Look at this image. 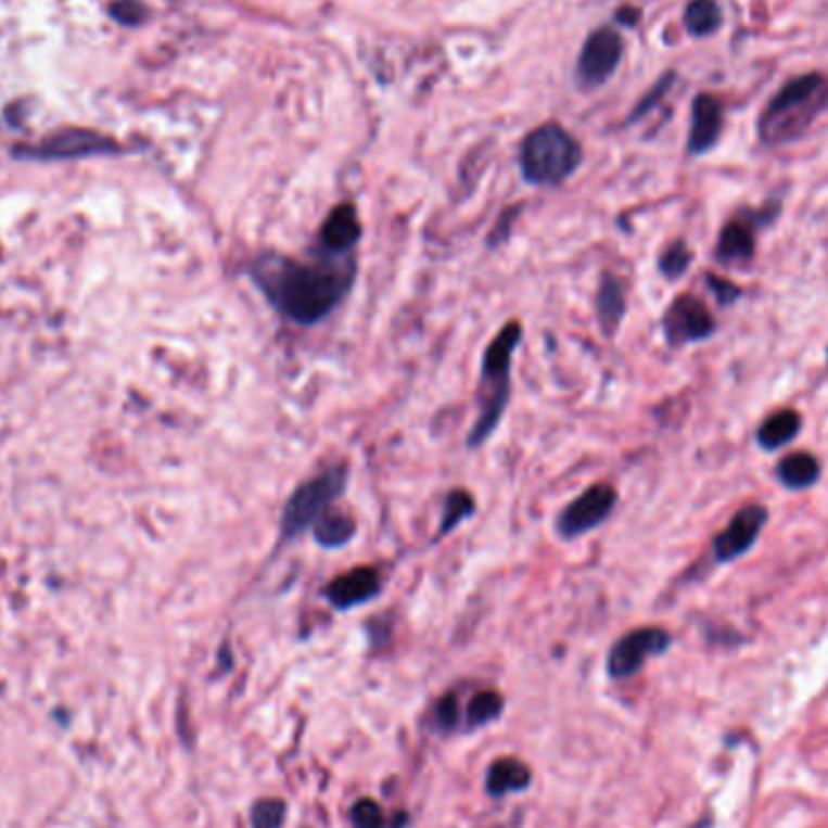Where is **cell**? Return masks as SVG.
Instances as JSON below:
<instances>
[{
    "label": "cell",
    "mask_w": 828,
    "mask_h": 828,
    "mask_svg": "<svg viewBox=\"0 0 828 828\" xmlns=\"http://www.w3.org/2000/svg\"><path fill=\"white\" fill-rule=\"evenodd\" d=\"M523 328L521 322L509 320L501 328L495 340L487 344L482 354L480 366V383H477V419L468 434V446L480 448L487 444L492 434L497 432L501 417L507 412L509 395H511V364L513 352L521 344Z\"/></svg>",
    "instance_id": "7a4b0ae2"
},
{
    "label": "cell",
    "mask_w": 828,
    "mask_h": 828,
    "mask_svg": "<svg viewBox=\"0 0 828 828\" xmlns=\"http://www.w3.org/2000/svg\"><path fill=\"white\" fill-rule=\"evenodd\" d=\"M383 589L381 572L371 564L352 568L324 586L322 599L328 601L334 611H352L356 606L371 603Z\"/></svg>",
    "instance_id": "30bf717a"
},
{
    "label": "cell",
    "mask_w": 828,
    "mask_h": 828,
    "mask_svg": "<svg viewBox=\"0 0 828 828\" xmlns=\"http://www.w3.org/2000/svg\"><path fill=\"white\" fill-rule=\"evenodd\" d=\"M826 107L828 78L821 73H806L790 80L765 104L759 119L761 141L765 145H782L802 139Z\"/></svg>",
    "instance_id": "3957f363"
},
{
    "label": "cell",
    "mask_w": 828,
    "mask_h": 828,
    "mask_svg": "<svg viewBox=\"0 0 828 828\" xmlns=\"http://www.w3.org/2000/svg\"><path fill=\"white\" fill-rule=\"evenodd\" d=\"M708 284L712 291H715V296L719 303H731V301H737V296H739V289L729 284V281H725V279L708 277Z\"/></svg>",
    "instance_id": "4316f807"
},
{
    "label": "cell",
    "mask_w": 828,
    "mask_h": 828,
    "mask_svg": "<svg viewBox=\"0 0 828 828\" xmlns=\"http://www.w3.org/2000/svg\"><path fill=\"white\" fill-rule=\"evenodd\" d=\"M361 240V221L354 204L334 206L324 218L318 235V247L332 255H354Z\"/></svg>",
    "instance_id": "7c38bea8"
},
{
    "label": "cell",
    "mask_w": 828,
    "mask_h": 828,
    "mask_svg": "<svg viewBox=\"0 0 828 828\" xmlns=\"http://www.w3.org/2000/svg\"><path fill=\"white\" fill-rule=\"evenodd\" d=\"M250 824L253 828H284L286 824V804L277 797L257 800L250 812Z\"/></svg>",
    "instance_id": "cb8c5ba5"
},
{
    "label": "cell",
    "mask_w": 828,
    "mask_h": 828,
    "mask_svg": "<svg viewBox=\"0 0 828 828\" xmlns=\"http://www.w3.org/2000/svg\"><path fill=\"white\" fill-rule=\"evenodd\" d=\"M475 513V497L468 489H450L444 499L442 509V523H438L436 540L446 538L448 533H454L460 523L468 521Z\"/></svg>",
    "instance_id": "ffe728a7"
},
{
    "label": "cell",
    "mask_w": 828,
    "mask_h": 828,
    "mask_svg": "<svg viewBox=\"0 0 828 828\" xmlns=\"http://www.w3.org/2000/svg\"><path fill=\"white\" fill-rule=\"evenodd\" d=\"M722 127H725V110L722 102L702 92L693 100V117H690V133H688V153L702 155L719 141Z\"/></svg>",
    "instance_id": "4fadbf2b"
},
{
    "label": "cell",
    "mask_w": 828,
    "mask_h": 828,
    "mask_svg": "<svg viewBox=\"0 0 828 828\" xmlns=\"http://www.w3.org/2000/svg\"><path fill=\"white\" fill-rule=\"evenodd\" d=\"M756 253V233H753V226L747 221H729L725 228H722L719 243H717V257L725 265H741V262H749Z\"/></svg>",
    "instance_id": "2e32d148"
},
{
    "label": "cell",
    "mask_w": 828,
    "mask_h": 828,
    "mask_svg": "<svg viewBox=\"0 0 828 828\" xmlns=\"http://www.w3.org/2000/svg\"><path fill=\"white\" fill-rule=\"evenodd\" d=\"M686 29L693 37H708L719 29L722 13L717 0H690L686 8Z\"/></svg>",
    "instance_id": "44dd1931"
},
{
    "label": "cell",
    "mask_w": 828,
    "mask_h": 828,
    "mask_svg": "<svg viewBox=\"0 0 828 828\" xmlns=\"http://www.w3.org/2000/svg\"><path fill=\"white\" fill-rule=\"evenodd\" d=\"M521 173L531 184L555 187L574 175L582 163V145L560 124L531 131L521 145Z\"/></svg>",
    "instance_id": "277c9868"
},
{
    "label": "cell",
    "mask_w": 828,
    "mask_h": 828,
    "mask_svg": "<svg viewBox=\"0 0 828 828\" xmlns=\"http://www.w3.org/2000/svg\"><path fill=\"white\" fill-rule=\"evenodd\" d=\"M802 429V417L794 410H780L770 415L759 429V446L765 450H778L782 446H788L792 438L800 434Z\"/></svg>",
    "instance_id": "d6986e66"
},
{
    "label": "cell",
    "mask_w": 828,
    "mask_h": 828,
    "mask_svg": "<svg viewBox=\"0 0 828 828\" xmlns=\"http://www.w3.org/2000/svg\"><path fill=\"white\" fill-rule=\"evenodd\" d=\"M352 826L354 828H403L407 816L400 814L397 819H387L383 806L373 800H359L352 806Z\"/></svg>",
    "instance_id": "603a6c76"
},
{
    "label": "cell",
    "mask_w": 828,
    "mask_h": 828,
    "mask_svg": "<svg viewBox=\"0 0 828 828\" xmlns=\"http://www.w3.org/2000/svg\"><path fill=\"white\" fill-rule=\"evenodd\" d=\"M821 466L812 454L806 450H797V454L785 456L778 466V480L788 489H806L819 480Z\"/></svg>",
    "instance_id": "ac0fdd59"
},
{
    "label": "cell",
    "mask_w": 828,
    "mask_h": 828,
    "mask_svg": "<svg viewBox=\"0 0 828 828\" xmlns=\"http://www.w3.org/2000/svg\"><path fill=\"white\" fill-rule=\"evenodd\" d=\"M356 271L354 255H332L320 247L310 259L265 253L250 265V277L269 306L303 328L328 318L349 296Z\"/></svg>",
    "instance_id": "6da1fadb"
},
{
    "label": "cell",
    "mask_w": 828,
    "mask_h": 828,
    "mask_svg": "<svg viewBox=\"0 0 828 828\" xmlns=\"http://www.w3.org/2000/svg\"><path fill=\"white\" fill-rule=\"evenodd\" d=\"M617 505V492L615 487L599 482V485L586 487L579 497L572 499L568 507L560 511V517L555 519V531L564 540H574L579 536H586L601 526V523L611 517Z\"/></svg>",
    "instance_id": "8992f818"
},
{
    "label": "cell",
    "mask_w": 828,
    "mask_h": 828,
    "mask_svg": "<svg viewBox=\"0 0 828 828\" xmlns=\"http://www.w3.org/2000/svg\"><path fill=\"white\" fill-rule=\"evenodd\" d=\"M313 536H316L318 545L328 550L344 548L356 536V521L342 509H328L313 526Z\"/></svg>",
    "instance_id": "e0dca14e"
},
{
    "label": "cell",
    "mask_w": 828,
    "mask_h": 828,
    "mask_svg": "<svg viewBox=\"0 0 828 828\" xmlns=\"http://www.w3.org/2000/svg\"><path fill=\"white\" fill-rule=\"evenodd\" d=\"M349 485V466L334 463L320 470L318 475L308 477L306 482L293 489V495L281 511L279 533L281 540L291 543L301 538L303 533L316 526V521L324 511L337 505V499L344 495Z\"/></svg>",
    "instance_id": "5b68a950"
},
{
    "label": "cell",
    "mask_w": 828,
    "mask_h": 828,
    "mask_svg": "<svg viewBox=\"0 0 828 828\" xmlns=\"http://www.w3.org/2000/svg\"><path fill=\"white\" fill-rule=\"evenodd\" d=\"M623 39L613 29H599L594 33L582 49L579 56V78L584 86H601L613 76V71L621 64Z\"/></svg>",
    "instance_id": "8fae6325"
},
{
    "label": "cell",
    "mask_w": 828,
    "mask_h": 828,
    "mask_svg": "<svg viewBox=\"0 0 828 828\" xmlns=\"http://www.w3.org/2000/svg\"><path fill=\"white\" fill-rule=\"evenodd\" d=\"M625 310H627V303H625L623 281L617 277L606 275L601 279L599 293H596V318H599V324L606 337H613V334L621 330Z\"/></svg>",
    "instance_id": "5bb4252c"
},
{
    "label": "cell",
    "mask_w": 828,
    "mask_h": 828,
    "mask_svg": "<svg viewBox=\"0 0 828 828\" xmlns=\"http://www.w3.org/2000/svg\"><path fill=\"white\" fill-rule=\"evenodd\" d=\"M765 523H768V509L761 505L743 507L734 513L727 528L712 543V552H715L717 562H731L743 558V555L756 545Z\"/></svg>",
    "instance_id": "9c48e42d"
},
{
    "label": "cell",
    "mask_w": 828,
    "mask_h": 828,
    "mask_svg": "<svg viewBox=\"0 0 828 828\" xmlns=\"http://www.w3.org/2000/svg\"><path fill=\"white\" fill-rule=\"evenodd\" d=\"M712 332H715V320L705 303L696 296H678L664 313V334L671 347L708 340Z\"/></svg>",
    "instance_id": "ba28073f"
},
{
    "label": "cell",
    "mask_w": 828,
    "mask_h": 828,
    "mask_svg": "<svg viewBox=\"0 0 828 828\" xmlns=\"http://www.w3.org/2000/svg\"><path fill=\"white\" fill-rule=\"evenodd\" d=\"M458 717H460V710H458V698H456V693H448V696H444L442 700L436 702V708H434V722H436V727H438V729H442V731L456 729Z\"/></svg>",
    "instance_id": "484cf974"
},
{
    "label": "cell",
    "mask_w": 828,
    "mask_h": 828,
    "mask_svg": "<svg viewBox=\"0 0 828 828\" xmlns=\"http://www.w3.org/2000/svg\"><path fill=\"white\" fill-rule=\"evenodd\" d=\"M501 710H505V698L495 693V690H482V693H477L468 702V710H466L468 727L477 729V727L489 725V722L499 719Z\"/></svg>",
    "instance_id": "7402d4cb"
},
{
    "label": "cell",
    "mask_w": 828,
    "mask_h": 828,
    "mask_svg": "<svg viewBox=\"0 0 828 828\" xmlns=\"http://www.w3.org/2000/svg\"><path fill=\"white\" fill-rule=\"evenodd\" d=\"M533 780L531 768L519 759H499L487 768L485 790L492 797H505L509 792L526 790Z\"/></svg>",
    "instance_id": "9a60e30c"
},
{
    "label": "cell",
    "mask_w": 828,
    "mask_h": 828,
    "mask_svg": "<svg viewBox=\"0 0 828 828\" xmlns=\"http://www.w3.org/2000/svg\"><path fill=\"white\" fill-rule=\"evenodd\" d=\"M690 262H693L690 250L684 243H674L668 250H664L662 259H659V271H662L666 279H678L690 267Z\"/></svg>",
    "instance_id": "d4e9b609"
},
{
    "label": "cell",
    "mask_w": 828,
    "mask_h": 828,
    "mask_svg": "<svg viewBox=\"0 0 828 828\" xmlns=\"http://www.w3.org/2000/svg\"><path fill=\"white\" fill-rule=\"evenodd\" d=\"M671 647V635L662 627H637V630L623 635L608 652V676L611 678H630L645 666L649 657L664 654Z\"/></svg>",
    "instance_id": "52a82bcc"
}]
</instances>
